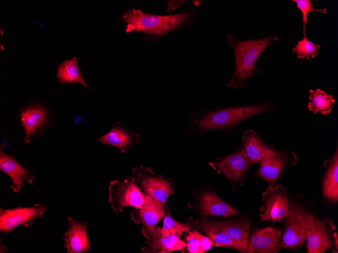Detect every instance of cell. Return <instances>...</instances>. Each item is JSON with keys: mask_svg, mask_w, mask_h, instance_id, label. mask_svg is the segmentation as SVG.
<instances>
[{"mask_svg": "<svg viewBox=\"0 0 338 253\" xmlns=\"http://www.w3.org/2000/svg\"><path fill=\"white\" fill-rule=\"evenodd\" d=\"M48 207L36 204L30 207H18L9 209H0V234L4 237L19 226L27 228L37 220L41 219Z\"/></svg>", "mask_w": 338, "mask_h": 253, "instance_id": "cell-7", "label": "cell"}, {"mask_svg": "<svg viewBox=\"0 0 338 253\" xmlns=\"http://www.w3.org/2000/svg\"><path fill=\"white\" fill-rule=\"evenodd\" d=\"M309 93L310 102L308 104L309 111L314 114L319 112L324 116L331 111L335 102L332 95L328 94L319 88L310 90Z\"/></svg>", "mask_w": 338, "mask_h": 253, "instance_id": "cell-25", "label": "cell"}, {"mask_svg": "<svg viewBox=\"0 0 338 253\" xmlns=\"http://www.w3.org/2000/svg\"><path fill=\"white\" fill-rule=\"evenodd\" d=\"M196 15V11L170 15L144 13L140 10L129 9L122 17L126 23V32L142 31L147 35L162 37L164 35L189 24Z\"/></svg>", "mask_w": 338, "mask_h": 253, "instance_id": "cell-3", "label": "cell"}, {"mask_svg": "<svg viewBox=\"0 0 338 253\" xmlns=\"http://www.w3.org/2000/svg\"><path fill=\"white\" fill-rule=\"evenodd\" d=\"M20 117L25 132L24 141L28 143L45 124L47 120L46 110L39 106H32L23 110Z\"/></svg>", "mask_w": 338, "mask_h": 253, "instance_id": "cell-18", "label": "cell"}, {"mask_svg": "<svg viewBox=\"0 0 338 253\" xmlns=\"http://www.w3.org/2000/svg\"><path fill=\"white\" fill-rule=\"evenodd\" d=\"M4 148V145L2 144L0 147V170L11 177V187L14 192H19L24 183H32L35 178L34 171L22 167L15 156L5 154Z\"/></svg>", "mask_w": 338, "mask_h": 253, "instance_id": "cell-11", "label": "cell"}, {"mask_svg": "<svg viewBox=\"0 0 338 253\" xmlns=\"http://www.w3.org/2000/svg\"><path fill=\"white\" fill-rule=\"evenodd\" d=\"M271 104H256L209 111H199L191 119L193 131L205 132L217 129H227L254 116L269 111Z\"/></svg>", "mask_w": 338, "mask_h": 253, "instance_id": "cell-2", "label": "cell"}, {"mask_svg": "<svg viewBox=\"0 0 338 253\" xmlns=\"http://www.w3.org/2000/svg\"><path fill=\"white\" fill-rule=\"evenodd\" d=\"M303 39L298 41L297 44L292 48V51L299 59H313L319 53L321 47L309 40L305 31H303Z\"/></svg>", "mask_w": 338, "mask_h": 253, "instance_id": "cell-27", "label": "cell"}, {"mask_svg": "<svg viewBox=\"0 0 338 253\" xmlns=\"http://www.w3.org/2000/svg\"><path fill=\"white\" fill-rule=\"evenodd\" d=\"M296 3L297 7L300 10L302 13V20L303 23V31H305L306 25L308 22V14L310 11L321 13L322 14L326 13V9H314L312 6L313 5L310 0H292Z\"/></svg>", "mask_w": 338, "mask_h": 253, "instance_id": "cell-29", "label": "cell"}, {"mask_svg": "<svg viewBox=\"0 0 338 253\" xmlns=\"http://www.w3.org/2000/svg\"><path fill=\"white\" fill-rule=\"evenodd\" d=\"M56 76L59 82L62 83H78L89 88L80 69L77 66V60L73 57L61 63L57 69Z\"/></svg>", "mask_w": 338, "mask_h": 253, "instance_id": "cell-24", "label": "cell"}, {"mask_svg": "<svg viewBox=\"0 0 338 253\" xmlns=\"http://www.w3.org/2000/svg\"><path fill=\"white\" fill-rule=\"evenodd\" d=\"M335 226L329 218L318 220L314 218L306 235L308 253H324L333 243Z\"/></svg>", "mask_w": 338, "mask_h": 253, "instance_id": "cell-10", "label": "cell"}, {"mask_svg": "<svg viewBox=\"0 0 338 253\" xmlns=\"http://www.w3.org/2000/svg\"><path fill=\"white\" fill-rule=\"evenodd\" d=\"M285 163L281 153L268 146L264 157L260 162L258 175L273 184L280 176Z\"/></svg>", "mask_w": 338, "mask_h": 253, "instance_id": "cell-17", "label": "cell"}, {"mask_svg": "<svg viewBox=\"0 0 338 253\" xmlns=\"http://www.w3.org/2000/svg\"><path fill=\"white\" fill-rule=\"evenodd\" d=\"M227 42L232 49L235 60L233 76L226 84L227 87H243L248 80L259 71L256 62L261 53L272 43L279 39L273 34L267 37L253 40H240L227 34Z\"/></svg>", "mask_w": 338, "mask_h": 253, "instance_id": "cell-1", "label": "cell"}, {"mask_svg": "<svg viewBox=\"0 0 338 253\" xmlns=\"http://www.w3.org/2000/svg\"><path fill=\"white\" fill-rule=\"evenodd\" d=\"M251 165L240 150L218 160L215 163L217 170L232 182L239 181Z\"/></svg>", "mask_w": 338, "mask_h": 253, "instance_id": "cell-16", "label": "cell"}, {"mask_svg": "<svg viewBox=\"0 0 338 253\" xmlns=\"http://www.w3.org/2000/svg\"><path fill=\"white\" fill-rule=\"evenodd\" d=\"M146 245L141 250V252L170 253L174 251H183L186 243L181 237L176 235L163 236L160 232V227H155Z\"/></svg>", "mask_w": 338, "mask_h": 253, "instance_id": "cell-14", "label": "cell"}, {"mask_svg": "<svg viewBox=\"0 0 338 253\" xmlns=\"http://www.w3.org/2000/svg\"><path fill=\"white\" fill-rule=\"evenodd\" d=\"M133 177L142 192L149 194L163 204L174 192L171 179L157 175L148 167L140 166L134 168Z\"/></svg>", "mask_w": 338, "mask_h": 253, "instance_id": "cell-6", "label": "cell"}, {"mask_svg": "<svg viewBox=\"0 0 338 253\" xmlns=\"http://www.w3.org/2000/svg\"><path fill=\"white\" fill-rule=\"evenodd\" d=\"M200 201V209L204 216H222L228 218L237 214L232 206L223 201L214 192L203 193Z\"/></svg>", "mask_w": 338, "mask_h": 253, "instance_id": "cell-21", "label": "cell"}, {"mask_svg": "<svg viewBox=\"0 0 338 253\" xmlns=\"http://www.w3.org/2000/svg\"><path fill=\"white\" fill-rule=\"evenodd\" d=\"M183 2L184 1H168L167 2L168 8L167 9V11L175 10L176 9L181 6Z\"/></svg>", "mask_w": 338, "mask_h": 253, "instance_id": "cell-31", "label": "cell"}, {"mask_svg": "<svg viewBox=\"0 0 338 253\" xmlns=\"http://www.w3.org/2000/svg\"><path fill=\"white\" fill-rule=\"evenodd\" d=\"M185 235L184 241L187 252L199 253L200 240V233L195 230H188Z\"/></svg>", "mask_w": 338, "mask_h": 253, "instance_id": "cell-28", "label": "cell"}, {"mask_svg": "<svg viewBox=\"0 0 338 253\" xmlns=\"http://www.w3.org/2000/svg\"><path fill=\"white\" fill-rule=\"evenodd\" d=\"M69 228L64 233L63 239L67 253H82L90 250L91 244L88 237L87 223L78 222L70 217H67Z\"/></svg>", "mask_w": 338, "mask_h": 253, "instance_id": "cell-13", "label": "cell"}, {"mask_svg": "<svg viewBox=\"0 0 338 253\" xmlns=\"http://www.w3.org/2000/svg\"><path fill=\"white\" fill-rule=\"evenodd\" d=\"M141 134L131 131L124 125L116 123L107 133L99 137L97 140L103 144H107L118 148L122 153L138 144Z\"/></svg>", "mask_w": 338, "mask_h": 253, "instance_id": "cell-15", "label": "cell"}, {"mask_svg": "<svg viewBox=\"0 0 338 253\" xmlns=\"http://www.w3.org/2000/svg\"><path fill=\"white\" fill-rule=\"evenodd\" d=\"M199 229L213 240L215 246L227 247L235 249L240 252L244 250L231 239L220 225L219 222L209 221L203 218L199 224Z\"/></svg>", "mask_w": 338, "mask_h": 253, "instance_id": "cell-22", "label": "cell"}, {"mask_svg": "<svg viewBox=\"0 0 338 253\" xmlns=\"http://www.w3.org/2000/svg\"><path fill=\"white\" fill-rule=\"evenodd\" d=\"M326 172L323 179L322 194L329 202L338 200V152L337 148L333 157L326 161Z\"/></svg>", "mask_w": 338, "mask_h": 253, "instance_id": "cell-20", "label": "cell"}, {"mask_svg": "<svg viewBox=\"0 0 338 253\" xmlns=\"http://www.w3.org/2000/svg\"><path fill=\"white\" fill-rule=\"evenodd\" d=\"M285 227L280 244L282 248H297L306 240L308 229L315 216L294 203L289 205Z\"/></svg>", "mask_w": 338, "mask_h": 253, "instance_id": "cell-4", "label": "cell"}, {"mask_svg": "<svg viewBox=\"0 0 338 253\" xmlns=\"http://www.w3.org/2000/svg\"><path fill=\"white\" fill-rule=\"evenodd\" d=\"M193 225L192 222L180 223L176 221L170 214L166 213L165 211L163 225L162 228L160 227V232L163 236L176 235L181 237L182 233L189 230Z\"/></svg>", "mask_w": 338, "mask_h": 253, "instance_id": "cell-26", "label": "cell"}, {"mask_svg": "<svg viewBox=\"0 0 338 253\" xmlns=\"http://www.w3.org/2000/svg\"><path fill=\"white\" fill-rule=\"evenodd\" d=\"M219 223L229 237L246 253L250 224L246 220L223 222Z\"/></svg>", "mask_w": 338, "mask_h": 253, "instance_id": "cell-23", "label": "cell"}, {"mask_svg": "<svg viewBox=\"0 0 338 253\" xmlns=\"http://www.w3.org/2000/svg\"><path fill=\"white\" fill-rule=\"evenodd\" d=\"M143 194L145 201L143 207L134 208L130 216L136 224L142 223V232L148 239L155 226L165 215V204L156 200L149 194Z\"/></svg>", "mask_w": 338, "mask_h": 253, "instance_id": "cell-9", "label": "cell"}, {"mask_svg": "<svg viewBox=\"0 0 338 253\" xmlns=\"http://www.w3.org/2000/svg\"><path fill=\"white\" fill-rule=\"evenodd\" d=\"M200 246L199 253H203L207 250L215 246V243L213 240L200 233Z\"/></svg>", "mask_w": 338, "mask_h": 253, "instance_id": "cell-30", "label": "cell"}, {"mask_svg": "<svg viewBox=\"0 0 338 253\" xmlns=\"http://www.w3.org/2000/svg\"><path fill=\"white\" fill-rule=\"evenodd\" d=\"M281 230L269 227L257 229L251 234L246 253H276L280 250Z\"/></svg>", "mask_w": 338, "mask_h": 253, "instance_id": "cell-12", "label": "cell"}, {"mask_svg": "<svg viewBox=\"0 0 338 253\" xmlns=\"http://www.w3.org/2000/svg\"><path fill=\"white\" fill-rule=\"evenodd\" d=\"M108 190V202L111 209L116 213H121L126 207L141 208L144 204L143 192L136 184L133 176L127 177L122 180L112 181Z\"/></svg>", "mask_w": 338, "mask_h": 253, "instance_id": "cell-5", "label": "cell"}, {"mask_svg": "<svg viewBox=\"0 0 338 253\" xmlns=\"http://www.w3.org/2000/svg\"><path fill=\"white\" fill-rule=\"evenodd\" d=\"M267 147L257 133L250 129L244 132L239 150L252 165L261 161Z\"/></svg>", "mask_w": 338, "mask_h": 253, "instance_id": "cell-19", "label": "cell"}, {"mask_svg": "<svg viewBox=\"0 0 338 253\" xmlns=\"http://www.w3.org/2000/svg\"><path fill=\"white\" fill-rule=\"evenodd\" d=\"M263 205L261 208L262 220L280 221L287 216L289 203L286 189L280 184H270L263 194Z\"/></svg>", "mask_w": 338, "mask_h": 253, "instance_id": "cell-8", "label": "cell"}]
</instances>
